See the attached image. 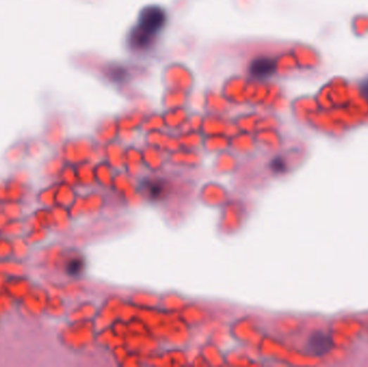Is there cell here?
Here are the masks:
<instances>
[{"label": "cell", "mask_w": 368, "mask_h": 367, "mask_svg": "<svg viewBox=\"0 0 368 367\" xmlns=\"http://www.w3.org/2000/svg\"><path fill=\"white\" fill-rule=\"evenodd\" d=\"M164 44V36L146 32L136 23L126 30L123 37L124 52L133 60L160 62Z\"/></svg>", "instance_id": "obj_1"}, {"label": "cell", "mask_w": 368, "mask_h": 367, "mask_svg": "<svg viewBox=\"0 0 368 367\" xmlns=\"http://www.w3.org/2000/svg\"><path fill=\"white\" fill-rule=\"evenodd\" d=\"M350 87L351 82L348 79L334 77L319 89L315 99L323 110L345 107L351 99Z\"/></svg>", "instance_id": "obj_2"}, {"label": "cell", "mask_w": 368, "mask_h": 367, "mask_svg": "<svg viewBox=\"0 0 368 367\" xmlns=\"http://www.w3.org/2000/svg\"><path fill=\"white\" fill-rule=\"evenodd\" d=\"M172 21L170 10L160 4L144 6L138 12L135 23L146 32L158 36H165Z\"/></svg>", "instance_id": "obj_3"}, {"label": "cell", "mask_w": 368, "mask_h": 367, "mask_svg": "<svg viewBox=\"0 0 368 367\" xmlns=\"http://www.w3.org/2000/svg\"><path fill=\"white\" fill-rule=\"evenodd\" d=\"M160 82L165 89H183L192 93L195 87L194 73L186 64L172 62L162 69Z\"/></svg>", "instance_id": "obj_4"}, {"label": "cell", "mask_w": 368, "mask_h": 367, "mask_svg": "<svg viewBox=\"0 0 368 367\" xmlns=\"http://www.w3.org/2000/svg\"><path fill=\"white\" fill-rule=\"evenodd\" d=\"M291 51L296 56L305 78H312L314 73H319L324 66V58L316 46L304 42H293Z\"/></svg>", "instance_id": "obj_5"}, {"label": "cell", "mask_w": 368, "mask_h": 367, "mask_svg": "<svg viewBox=\"0 0 368 367\" xmlns=\"http://www.w3.org/2000/svg\"><path fill=\"white\" fill-rule=\"evenodd\" d=\"M198 46V39L193 32L181 30L175 35L174 39L168 46L163 48L160 62L172 60L175 57H186L193 54Z\"/></svg>", "instance_id": "obj_6"}, {"label": "cell", "mask_w": 368, "mask_h": 367, "mask_svg": "<svg viewBox=\"0 0 368 367\" xmlns=\"http://www.w3.org/2000/svg\"><path fill=\"white\" fill-rule=\"evenodd\" d=\"M243 68L246 75L251 80L269 81L276 78L274 55H255L246 62Z\"/></svg>", "instance_id": "obj_7"}, {"label": "cell", "mask_w": 368, "mask_h": 367, "mask_svg": "<svg viewBox=\"0 0 368 367\" xmlns=\"http://www.w3.org/2000/svg\"><path fill=\"white\" fill-rule=\"evenodd\" d=\"M140 193L146 201L151 204H160L166 201L170 194V181L158 176L144 177L139 182Z\"/></svg>", "instance_id": "obj_8"}, {"label": "cell", "mask_w": 368, "mask_h": 367, "mask_svg": "<svg viewBox=\"0 0 368 367\" xmlns=\"http://www.w3.org/2000/svg\"><path fill=\"white\" fill-rule=\"evenodd\" d=\"M248 80L247 75L241 73L229 75L221 85V95L233 106H248L245 94Z\"/></svg>", "instance_id": "obj_9"}, {"label": "cell", "mask_w": 368, "mask_h": 367, "mask_svg": "<svg viewBox=\"0 0 368 367\" xmlns=\"http://www.w3.org/2000/svg\"><path fill=\"white\" fill-rule=\"evenodd\" d=\"M335 342L329 332L318 330L309 334L305 342L304 352L311 356L322 358L334 350Z\"/></svg>", "instance_id": "obj_10"}, {"label": "cell", "mask_w": 368, "mask_h": 367, "mask_svg": "<svg viewBox=\"0 0 368 367\" xmlns=\"http://www.w3.org/2000/svg\"><path fill=\"white\" fill-rule=\"evenodd\" d=\"M292 46V44H291ZM276 62V78L296 79L305 78L304 73L298 67V61L291 51V46L274 55Z\"/></svg>", "instance_id": "obj_11"}, {"label": "cell", "mask_w": 368, "mask_h": 367, "mask_svg": "<svg viewBox=\"0 0 368 367\" xmlns=\"http://www.w3.org/2000/svg\"><path fill=\"white\" fill-rule=\"evenodd\" d=\"M204 92V109L208 113L227 114L233 110V105L229 104L223 97L217 89L213 87H207L203 89Z\"/></svg>", "instance_id": "obj_12"}, {"label": "cell", "mask_w": 368, "mask_h": 367, "mask_svg": "<svg viewBox=\"0 0 368 367\" xmlns=\"http://www.w3.org/2000/svg\"><path fill=\"white\" fill-rule=\"evenodd\" d=\"M290 107L293 118L300 124H306L308 114L319 109L316 99L310 95L298 96L291 101Z\"/></svg>", "instance_id": "obj_13"}, {"label": "cell", "mask_w": 368, "mask_h": 367, "mask_svg": "<svg viewBox=\"0 0 368 367\" xmlns=\"http://www.w3.org/2000/svg\"><path fill=\"white\" fill-rule=\"evenodd\" d=\"M190 92L178 89H165L160 97V105L164 109L186 107L190 103Z\"/></svg>", "instance_id": "obj_14"}, {"label": "cell", "mask_w": 368, "mask_h": 367, "mask_svg": "<svg viewBox=\"0 0 368 367\" xmlns=\"http://www.w3.org/2000/svg\"><path fill=\"white\" fill-rule=\"evenodd\" d=\"M103 60L105 57L101 56L99 53H80L72 57V64L80 70L91 73L95 77Z\"/></svg>", "instance_id": "obj_15"}, {"label": "cell", "mask_w": 368, "mask_h": 367, "mask_svg": "<svg viewBox=\"0 0 368 367\" xmlns=\"http://www.w3.org/2000/svg\"><path fill=\"white\" fill-rule=\"evenodd\" d=\"M146 114V112L131 106L117 116L118 124L123 130H132V128L137 127L144 121Z\"/></svg>", "instance_id": "obj_16"}, {"label": "cell", "mask_w": 368, "mask_h": 367, "mask_svg": "<svg viewBox=\"0 0 368 367\" xmlns=\"http://www.w3.org/2000/svg\"><path fill=\"white\" fill-rule=\"evenodd\" d=\"M190 110L186 107H177L164 112V120L170 128H179L189 118Z\"/></svg>", "instance_id": "obj_17"}, {"label": "cell", "mask_w": 368, "mask_h": 367, "mask_svg": "<svg viewBox=\"0 0 368 367\" xmlns=\"http://www.w3.org/2000/svg\"><path fill=\"white\" fill-rule=\"evenodd\" d=\"M117 125V116H103V117L99 120V123H97V136L103 138V139L113 138L115 135Z\"/></svg>", "instance_id": "obj_18"}, {"label": "cell", "mask_w": 368, "mask_h": 367, "mask_svg": "<svg viewBox=\"0 0 368 367\" xmlns=\"http://www.w3.org/2000/svg\"><path fill=\"white\" fill-rule=\"evenodd\" d=\"M350 30L355 38H365L368 36V13L360 12L350 20Z\"/></svg>", "instance_id": "obj_19"}, {"label": "cell", "mask_w": 368, "mask_h": 367, "mask_svg": "<svg viewBox=\"0 0 368 367\" xmlns=\"http://www.w3.org/2000/svg\"><path fill=\"white\" fill-rule=\"evenodd\" d=\"M227 124H229V121L225 118H223L221 114L208 113L204 118L203 130H204L206 134L223 132Z\"/></svg>", "instance_id": "obj_20"}, {"label": "cell", "mask_w": 368, "mask_h": 367, "mask_svg": "<svg viewBox=\"0 0 368 367\" xmlns=\"http://www.w3.org/2000/svg\"><path fill=\"white\" fill-rule=\"evenodd\" d=\"M261 114L258 112H249V113H241L234 118V123L238 127L245 130H252L258 125V122L261 119Z\"/></svg>", "instance_id": "obj_21"}, {"label": "cell", "mask_w": 368, "mask_h": 367, "mask_svg": "<svg viewBox=\"0 0 368 367\" xmlns=\"http://www.w3.org/2000/svg\"><path fill=\"white\" fill-rule=\"evenodd\" d=\"M66 274L70 277H80L85 270V261L81 256H76V258L70 259L67 263Z\"/></svg>", "instance_id": "obj_22"}, {"label": "cell", "mask_w": 368, "mask_h": 367, "mask_svg": "<svg viewBox=\"0 0 368 367\" xmlns=\"http://www.w3.org/2000/svg\"><path fill=\"white\" fill-rule=\"evenodd\" d=\"M268 169L274 176H282L288 171V162L282 156H276L268 163Z\"/></svg>", "instance_id": "obj_23"}, {"label": "cell", "mask_w": 368, "mask_h": 367, "mask_svg": "<svg viewBox=\"0 0 368 367\" xmlns=\"http://www.w3.org/2000/svg\"><path fill=\"white\" fill-rule=\"evenodd\" d=\"M164 126V120L158 112H152L149 117L144 119L142 123V130H148L152 128L163 127Z\"/></svg>", "instance_id": "obj_24"}, {"label": "cell", "mask_w": 368, "mask_h": 367, "mask_svg": "<svg viewBox=\"0 0 368 367\" xmlns=\"http://www.w3.org/2000/svg\"><path fill=\"white\" fill-rule=\"evenodd\" d=\"M281 124L279 118L272 112V113L266 114L264 117H261L260 121L258 122L256 128H264V127H278Z\"/></svg>", "instance_id": "obj_25"}, {"label": "cell", "mask_w": 368, "mask_h": 367, "mask_svg": "<svg viewBox=\"0 0 368 367\" xmlns=\"http://www.w3.org/2000/svg\"><path fill=\"white\" fill-rule=\"evenodd\" d=\"M193 0H175L172 6V12L174 14H184V12L190 9Z\"/></svg>", "instance_id": "obj_26"}, {"label": "cell", "mask_w": 368, "mask_h": 367, "mask_svg": "<svg viewBox=\"0 0 368 367\" xmlns=\"http://www.w3.org/2000/svg\"><path fill=\"white\" fill-rule=\"evenodd\" d=\"M355 83L361 92L362 96L368 101V73L361 77L359 80L355 81Z\"/></svg>", "instance_id": "obj_27"}, {"label": "cell", "mask_w": 368, "mask_h": 367, "mask_svg": "<svg viewBox=\"0 0 368 367\" xmlns=\"http://www.w3.org/2000/svg\"><path fill=\"white\" fill-rule=\"evenodd\" d=\"M201 120H203V117H201V114L198 113V112H194V113L191 114L190 118H189L188 124L189 127L193 128V130H198L199 127H201Z\"/></svg>", "instance_id": "obj_28"}, {"label": "cell", "mask_w": 368, "mask_h": 367, "mask_svg": "<svg viewBox=\"0 0 368 367\" xmlns=\"http://www.w3.org/2000/svg\"><path fill=\"white\" fill-rule=\"evenodd\" d=\"M364 122H366V123H368V114L366 116L365 120H364Z\"/></svg>", "instance_id": "obj_29"}, {"label": "cell", "mask_w": 368, "mask_h": 367, "mask_svg": "<svg viewBox=\"0 0 368 367\" xmlns=\"http://www.w3.org/2000/svg\"><path fill=\"white\" fill-rule=\"evenodd\" d=\"M87 1H99V0H87Z\"/></svg>", "instance_id": "obj_30"}]
</instances>
